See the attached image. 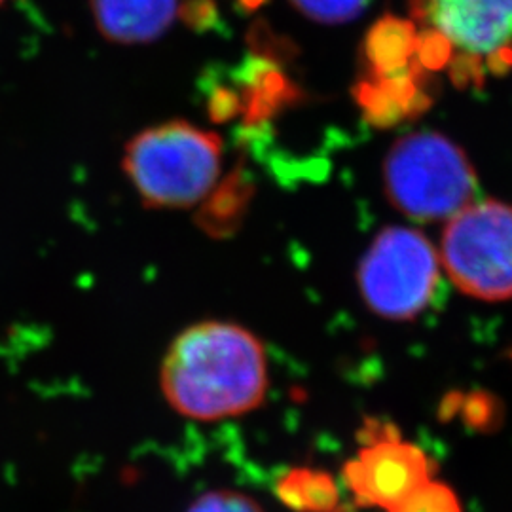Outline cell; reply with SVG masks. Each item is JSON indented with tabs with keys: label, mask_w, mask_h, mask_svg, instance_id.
I'll return each mask as SVG.
<instances>
[{
	"label": "cell",
	"mask_w": 512,
	"mask_h": 512,
	"mask_svg": "<svg viewBox=\"0 0 512 512\" xmlns=\"http://www.w3.org/2000/svg\"><path fill=\"white\" fill-rule=\"evenodd\" d=\"M431 476L427 452L380 423L366 429L363 446L342 467V480L355 503L385 512Z\"/></svg>",
	"instance_id": "obj_7"
},
{
	"label": "cell",
	"mask_w": 512,
	"mask_h": 512,
	"mask_svg": "<svg viewBox=\"0 0 512 512\" xmlns=\"http://www.w3.org/2000/svg\"><path fill=\"white\" fill-rule=\"evenodd\" d=\"M266 351L253 332L226 321L190 325L169 344L160 389L184 418L220 421L262 406L268 393Z\"/></svg>",
	"instance_id": "obj_1"
},
{
	"label": "cell",
	"mask_w": 512,
	"mask_h": 512,
	"mask_svg": "<svg viewBox=\"0 0 512 512\" xmlns=\"http://www.w3.org/2000/svg\"><path fill=\"white\" fill-rule=\"evenodd\" d=\"M440 264L461 293L486 302L512 298V205L471 203L448 219Z\"/></svg>",
	"instance_id": "obj_5"
},
{
	"label": "cell",
	"mask_w": 512,
	"mask_h": 512,
	"mask_svg": "<svg viewBox=\"0 0 512 512\" xmlns=\"http://www.w3.org/2000/svg\"><path fill=\"white\" fill-rule=\"evenodd\" d=\"M476 186L465 150L437 131L408 133L385 156V196L410 219H452L473 203Z\"/></svg>",
	"instance_id": "obj_3"
},
{
	"label": "cell",
	"mask_w": 512,
	"mask_h": 512,
	"mask_svg": "<svg viewBox=\"0 0 512 512\" xmlns=\"http://www.w3.org/2000/svg\"><path fill=\"white\" fill-rule=\"evenodd\" d=\"M368 0H291L306 18L319 23H344L357 18Z\"/></svg>",
	"instance_id": "obj_11"
},
{
	"label": "cell",
	"mask_w": 512,
	"mask_h": 512,
	"mask_svg": "<svg viewBox=\"0 0 512 512\" xmlns=\"http://www.w3.org/2000/svg\"><path fill=\"white\" fill-rule=\"evenodd\" d=\"M425 55L465 63V73L512 67V0H408Z\"/></svg>",
	"instance_id": "obj_4"
},
{
	"label": "cell",
	"mask_w": 512,
	"mask_h": 512,
	"mask_svg": "<svg viewBox=\"0 0 512 512\" xmlns=\"http://www.w3.org/2000/svg\"><path fill=\"white\" fill-rule=\"evenodd\" d=\"M387 512H463V507L452 486L431 476Z\"/></svg>",
	"instance_id": "obj_10"
},
{
	"label": "cell",
	"mask_w": 512,
	"mask_h": 512,
	"mask_svg": "<svg viewBox=\"0 0 512 512\" xmlns=\"http://www.w3.org/2000/svg\"><path fill=\"white\" fill-rule=\"evenodd\" d=\"M4 2H6V0H0V6H2V4H4Z\"/></svg>",
	"instance_id": "obj_13"
},
{
	"label": "cell",
	"mask_w": 512,
	"mask_h": 512,
	"mask_svg": "<svg viewBox=\"0 0 512 512\" xmlns=\"http://www.w3.org/2000/svg\"><path fill=\"white\" fill-rule=\"evenodd\" d=\"M186 512H264L251 495L238 490H213L200 495Z\"/></svg>",
	"instance_id": "obj_12"
},
{
	"label": "cell",
	"mask_w": 512,
	"mask_h": 512,
	"mask_svg": "<svg viewBox=\"0 0 512 512\" xmlns=\"http://www.w3.org/2000/svg\"><path fill=\"white\" fill-rule=\"evenodd\" d=\"M101 37L120 46L150 44L164 37L179 12V0H88Z\"/></svg>",
	"instance_id": "obj_8"
},
{
	"label": "cell",
	"mask_w": 512,
	"mask_h": 512,
	"mask_svg": "<svg viewBox=\"0 0 512 512\" xmlns=\"http://www.w3.org/2000/svg\"><path fill=\"white\" fill-rule=\"evenodd\" d=\"M440 256L418 230L391 226L370 243L359 272V291L368 310L387 321H410L437 291Z\"/></svg>",
	"instance_id": "obj_6"
},
{
	"label": "cell",
	"mask_w": 512,
	"mask_h": 512,
	"mask_svg": "<svg viewBox=\"0 0 512 512\" xmlns=\"http://www.w3.org/2000/svg\"><path fill=\"white\" fill-rule=\"evenodd\" d=\"M222 167V139L186 120H169L135 133L122 169L148 209H186L213 190Z\"/></svg>",
	"instance_id": "obj_2"
},
{
	"label": "cell",
	"mask_w": 512,
	"mask_h": 512,
	"mask_svg": "<svg viewBox=\"0 0 512 512\" xmlns=\"http://www.w3.org/2000/svg\"><path fill=\"white\" fill-rule=\"evenodd\" d=\"M277 499L294 512H334L340 503V490L327 471L294 467L274 484Z\"/></svg>",
	"instance_id": "obj_9"
}]
</instances>
